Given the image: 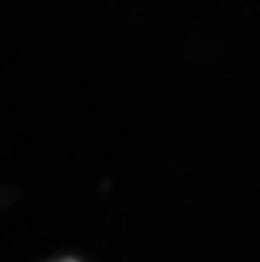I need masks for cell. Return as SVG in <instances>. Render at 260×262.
<instances>
[{"label":"cell","mask_w":260,"mask_h":262,"mask_svg":"<svg viewBox=\"0 0 260 262\" xmlns=\"http://www.w3.org/2000/svg\"><path fill=\"white\" fill-rule=\"evenodd\" d=\"M54 262H80L76 259H61V260H54Z\"/></svg>","instance_id":"6da1fadb"}]
</instances>
